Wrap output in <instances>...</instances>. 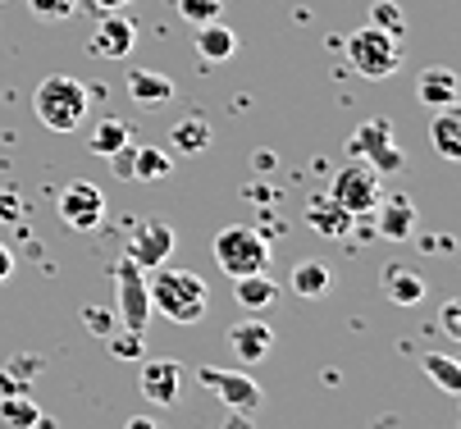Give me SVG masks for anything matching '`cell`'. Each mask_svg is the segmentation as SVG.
<instances>
[{
    "label": "cell",
    "mask_w": 461,
    "mask_h": 429,
    "mask_svg": "<svg viewBox=\"0 0 461 429\" xmlns=\"http://www.w3.org/2000/svg\"><path fill=\"white\" fill-rule=\"evenodd\" d=\"M147 292H151V316H165V320H174V325L206 320L211 288H206L202 274L174 270V265H156V270L147 274Z\"/></svg>",
    "instance_id": "cell-1"
},
{
    "label": "cell",
    "mask_w": 461,
    "mask_h": 429,
    "mask_svg": "<svg viewBox=\"0 0 461 429\" xmlns=\"http://www.w3.org/2000/svg\"><path fill=\"white\" fill-rule=\"evenodd\" d=\"M87 101H92L87 83H78L69 74H50L32 92V110L41 119V129H50V133H74L87 119Z\"/></svg>",
    "instance_id": "cell-2"
},
{
    "label": "cell",
    "mask_w": 461,
    "mask_h": 429,
    "mask_svg": "<svg viewBox=\"0 0 461 429\" xmlns=\"http://www.w3.org/2000/svg\"><path fill=\"white\" fill-rule=\"evenodd\" d=\"M348 65L361 74V78H388V74H398L402 69V37H393V32H384V28H375V23H366V28H357L348 41Z\"/></svg>",
    "instance_id": "cell-3"
},
{
    "label": "cell",
    "mask_w": 461,
    "mask_h": 429,
    "mask_svg": "<svg viewBox=\"0 0 461 429\" xmlns=\"http://www.w3.org/2000/svg\"><path fill=\"white\" fill-rule=\"evenodd\" d=\"M215 265L229 274V279H247V274H266L270 265V247H266V237H260L256 228L247 224H224L215 233Z\"/></svg>",
    "instance_id": "cell-4"
},
{
    "label": "cell",
    "mask_w": 461,
    "mask_h": 429,
    "mask_svg": "<svg viewBox=\"0 0 461 429\" xmlns=\"http://www.w3.org/2000/svg\"><path fill=\"white\" fill-rule=\"evenodd\" d=\"M329 197H334L348 215H370L384 201V178L366 160H348L334 174V183H329Z\"/></svg>",
    "instance_id": "cell-5"
},
{
    "label": "cell",
    "mask_w": 461,
    "mask_h": 429,
    "mask_svg": "<svg viewBox=\"0 0 461 429\" xmlns=\"http://www.w3.org/2000/svg\"><path fill=\"white\" fill-rule=\"evenodd\" d=\"M114 311H119L123 329L147 334V325H151V292H147V270H142V265H133L128 256L114 265Z\"/></svg>",
    "instance_id": "cell-6"
},
{
    "label": "cell",
    "mask_w": 461,
    "mask_h": 429,
    "mask_svg": "<svg viewBox=\"0 0 461 429\" xmlns=\"http://www.w3.org/2000/svg\"><path fill=\"white\" fill-rule=\"evenodd\" d=\"M348 156H352V160H366L375 174H398V169L407 165L402 147L393 142L388 119H366V124L348 138Z\"/></svg>",
    "instance_id": "cell-7"
},
{
    "label": "cell",
    "mask_w": 461,
    "mask_h": 429,
    "mask_svg": "<svg viewBox=\"0 0 461 429\" xmlns=\"http://www.w3.org/2000/svg\"><path fill=\"white\" fill-rule=\"evenodd\" d=\"M196 380H202V389H211L229 411H242V416L260 411V402H266L260 384H256L251 375H242V371H220V365H202V371H196Z\"/></svg>",
    "instance_id": "cell-8"
},
{
    "label": "cell",
    "mask_w": 461,
    "mask_h": 429,
    "mask_svg": "<svg viewBox=\"0 0 461 429\" xmlns=\"http://www.w3.org/2000/svg\"><path fill=\"white\" fill-rule=\"evenodd\" d=\"M55 215L69 224V228L87 233V228H96V224L105 219V192L96 188V183H87V178H74L69 188H59Z\"/></svg>",
    "instance_id": "cell-9"
},
{
    "label": "cell",
    "mask_w": 461,
    "mask_h": 429,
    "mask_svg": "<svg viewBox=\"0 0 461 429\" xmlns=\"http://www.w3.org/2000/svg\"><path fill=\"white\" fill-rule=\"evenodd\" d=\"M169 252H174V228H169L165 219H142V224L133 228V237H128V261L142 265V270L165 265Z\"/></svg>",
    "instance_id": "cell-10"
},
{
    "label": "cell",
    "mask_w": 461,
    "mask_h": 429,
    "mask_svg": "<svg viewBox=\"0 0 461 429\" xmlns=\"http://www.w3.org/2000/svg\"><path fill=\"white\" fill-rule=\"evenodd\" d=\"M133 46H138L133 19H123L119 10L114 14H101V23L92 28V55H101V59H128V55H133Z\"/></svg>",
    "instance_id": "cell-11"
},
{
    "label": "cell",
    "mask_w": 461,
    "mask_h": 429,
    "mask_svg": "<svg viewBox=\"0 0 461 429\" xmlns=\"http://www.w3.org/2000/svg\"><path fill=\"white\" fill-rule=\"evenodd\" d=\"M138 384H142V398H147V402L174 407L178 393H183V365H178V361H147L142 375H138Z\"/></svg>",
    "instance_id": "cell-12"
},
{
    "label": "cell",
    "mask_w": 461,
    "mask_h": 429,
    "mask_svg": "<svg viewBox=\"0 0 461 429\" xmlns=\"http://www.w3.org/2000/svg\"><path fill=\"white\" fill-rule=\"evenodd\" d=\"M229 347L242 365H260L270 352H275V329L270 325H260V320H242L229 329Z\"/></svg>",
    "instance_id": "cell-13"
},
{
    "label": "cell",
    "mask_w": 461,
    "mask_h": 429,
    "mask_svg": "<svg viewBox=\"0 0 461 429\" xmlns=\"http://www.w3.org/2000/svg\"><path fill=\"white\" fill-rule=\"evenodd\" d=\"M456 96H461V78H456L452 69H443V65L420 69V78H416V101H420L425 110H447V105H456Z\"/></svg>",
    "instance_id": "cell-14"
},
{
    "label": "cell",
    "mask_w": 461,
    "mask_h": 429,
    "mask_svg": "<svg viewBox=\"0 0 461 429\" xmlns=\"http://www.w3.org/2000/svg\"><path fill=\"white\" fill-rule=\"evenodd\" d=\"M379 288L388 292L393 306H420L425 292H429V279L420 270H411V265H388L384 279H379Z\"/></svg>",
    "instance_id": "cell-15"
},
{
    "label": "cell",
    "mask_w": 461,
    "mask_h": 429,
    "mask_svg": "<svg viewBox=\"0 0 461 429\" xmlns=\"http://www.w3.org/2000/svg\"><path fill=\"white\" fill-rule=\"evenodd\" d=\"M375 210H379V237H388V242H407V237H411V228H416V206H411L407 197H388V201H379Z\"/></svg>",
    "instance_id": "cell-16"
},
{
    "label": "cell",
    "mask_w": 461,
    "mask_h": 429,
    "mask_svg": "<svg viewBox=\"0 0 461 429\" xmlns=\"http://www.w3.org/2000/svg\"><path fill=\"white\" fill-rule=\"evenodd\" d=\"M306 219H311L324 237H343V233L352 228V219H357V215H348V210H343L334 197H329V192H315V197L306 201Z\"/></svg>",
    "instance_id": "cell-17"
},
{
    "label": "cell",
    "mask_w": 461,
    "mask_h": 429,
    "mask_svg": "<svg viewBox=\"0 0 461 429\" xmlns=\"http://www.w3.org/2000/svg\"><path fill=\"white\" fill-rule=\"evenodd\" d=\"M429 142L443 160H461V110H434V124H429Z\"/></svg>",
    "instance_id": "cell-18"
},
{
    "label": "cell",
    "mask_w": 461,
    "mask_h": 429,
    "mask_svg": "<svg viewBox=\"0 0 461 429\" xmlns=\"http://www.w3.org/2000/svg\"><path fill=\"white\" fill-rule=\"evenodd\" d=\"M123 83H128V96H133L138 105H169L174 101V83L165 74H156V69H133Z\"/></svg>",
    "instance_id": "cell-19"
},
{
    "label": "cell",
    "mask_w": 461,
    "mask_h": 429,
    "mask_svg": "<svg viewBox=\"0 0 461 429\" xmlns=\"http://www.w3.org/2000/svg\"><path fill=\"white\" fill-rule=\"evenodd\" d=\"M233 50H238V37H233V28H224L220 19L196 28V55H202L206 65H224Z\"/></svg>",
    "instance_id": "cell-20"
},
{
    "label": "cell",
    "mask_w": 461,
    "mask_h": 429,
    "mask_svg": "<svg viewBox=\"0 0 461 429\" xmlns=\"http://www.w3.org/2000/svg\"><path fill=\"white\" fill-rule=\"evenodd\" d=\"M233 297L242 311H270L279 301V283L266 279V274H247V279H233Z\"/></svg>",
    "instance_id": "cell-21"
},
{
    "label": "cell",
    "mask_w": 461,
    "mask_h": 429,
    "mask_svg": "<svg viewBox=\"0 0 461 429\" xmlns=\"http://www.w3.org/2000/svg\"><path fill=\"white\" fill-rule=\"evenodd\" d=\"M169 147H174V156H202L211 147V124L196 119V114L178 119V124L169 129Z\"/></svg>",
    "instance_id": "cell-22"
},
{
    "label": "cell",
    "mask_w": 461,
    "mask_h": 429,
    "mask_svg": "<svg viewBox=\"0 0 461 429\" xmlns=\"http://www.w3.org/2000/svg\"><path fill=\"white\" fill-rule=\"evenodd\" d=\"M288 288H293L297 297H306V301L324 297V292H329V265H324V261H297L293 274H288Z\"/></svg>",
    "instance_id": "cell-23"
},
{
    "label": "cell",
    "mask_w": 461,
    "mask_h": 429,
    "mask_svg": "<svg viewBox=\"0 0 461 429\" xmlns=\"http://www.w3.org/2000/svg\"><path fill=\"white\" fill-rule=\"evenodd\" d=\"M41 411L28 393H5L0 398V429H37Z\"/></svg>",
    "instance_id": "cell-24"
},
{
    "label": "cell",
    "mask_w": 461,
    "mask_h": 429,
    "mask_svg": "<svg viewBox=\"0 0 461 429\" xmlns=\"http://www.w3.org/2000/svg\"><path fill=\"white\" fill-rule=\"evenodd\" d=\"M87 142H92V151H96V156H110V151H119L123 142H133V129H128L123 119H114V114H110V119H96V129H92V138H87Z\"/></svg>",
    "instance_id": "cell-25"
},
{
    "label": "cell",
    "mask_w": 461,
    "mask_h": 429,
    "mask_svg": "<svg viewBox=\"0 0 461 429\" xmlns=\"http://www.w3.org/2000/svg\"><path fill=\"white\" fill-rule=\"evenodd\" d=\"M420 371H425L443 393H461V361H452V356H443V352H425Z\"/></svg>",
    "instance_id": "cell-26"
},
{
    "label": "cell",
    "mask_w": 461,
    "mask_h": 429,
    "mask_svg": "<svg viewBox=\"0 0 461 429\" xmlns=\"http://www.w3.org/2000/svg\"><path fill=\"white\" fill-rule=\"evenodd\" d=\"M370 23L393 32V37H407V14H402L398 0H375V5H370Z\"/></svg>",
    "instance_id": "cell-27"
},
{
    "label": "cell",
    "mask_w": 461,
    "mask_h": 429,
    "mask_svg": "<svg viewBox=\"0 0 461 429\" xmlns=\"http://www.w3.org/2000/svg\"><path fill=\"white\" fill-rule=\"evenodd\" d=\"M169 165H174V156L169 151H160V147H138V165H133V178H165L169 174Z\"/></svg>",
    "instance_id": "cell-28"
},
{
    "label": "cell",
    "mask_w": 461,
    "mask_h": 429,
    "mask_svg": "<svg viewBox=\"0 0 461 429\" xmlns=\"http://www.w3.org/2000/svg\"><path fill=\"white\" fill-rule=\"evenodd\" d=\"M110 356L114 361H142L147 356V334H133V329L110 334Z\"/></svg>",
    "instance_id": "cell-29"
},
{
    "label": "cell",
    "mask_w": 461,
    "mask_h": 429,
    "mask_svg": "<svg viewBox=\"0 0 461 429\" xmlns=\"http://www.w3.org/2000/svg\"><path fill=\"white\" fill-rule=\"evenodd\" d=\"M28 10L41 23H59V19H74L78 14V0H28Z\"/></svg>",
    "instance_id": "cell-30"
},
{
    "label": "cell",
    "mask_w": 461,
    "mask_h": 429,
    "mask_svg": "<svg viewBox=\"0 0 461 429\" xmlns=\"http://www.w3.org/2000/svg\"><path fill=\"white\" fill-rule=\"evenodd\" d=\"M178 14L187 19V23H215L220 19V0H178Z\"/></svg>",
    "instance_id": "cell-31"
},
{
    "label": "cell",
    "mask_w": 461,
    "mask_h": 429,
    "mask_svg": "<svg viewBox=\"0 0 461 429\" xmlns=\"http://www.w3.org/2000/svg\"><path fill=\"white\" fill-rule=\"evenodd\" d=\"M105 160H110V174H114V178H133V165H138V147H133V142H123V147H119V151H110Z\"/></svg>",
    "instance_id": "cell-32"
},
{
    "label": "cell",
    "mask_w": 461,
    "mask_h": 429,
    "mask_svg": "<svg viewBox=\"0 0 461 429\" xmlns=\"http://www.w3.org/2000/svg\"><path fill=\"white\" fill-rule=\"evenodd\" d=\"M438 325L452 343H461V301H443V311H438Z\"/></svg>",
    "instance_id": "cell-33"
},
{
    "label": "cell",
    "mask_w": 461,
    "mask_h": 429,
    "mask_svg": "<svg viewBox=\"0 0 461 429\" xmlns=\"http://www.w3.org/2000/svg\"><path fill=\"white\" fill-rule=\"evenodd\" d=\"M83 320H87V329H96V334H110V316H105V311H83Z\"/></svg>",
    "instance_id": "cell-34"
},
{
    "label": "cell",
    "mask_w": 461,
    "mask_h": 429,
    "mask_svg": "<svg viewBox=\"0 0 461 429\" xmlns=\"http://www.w3.org/2000/svg\"><path fill=\"white\" fill-rule=\"evenodd\" d=\"M10 274H14V252L5 247V242H0V283H5Z\"/></svg>",
    "instance_id": "cell-35"
},
{
    "label": "cell",
    "mask_w": 461,
    "mask_h": 429,
    "mask_svg": "<svg viewBox=\"0 0 461 429\" xmlns=\"http://www.w3.org/2000/svg\"><path fill=\"white\" fill-rule=\"evenodd\" d=\"M224 429H251V416H242V411H229Z\"/></svg>",
    "instance_id": "cell-36"
},
{
    "label": "cell",
    "mask_w": 461,
    "mask_h": 429,
    "mask_svg": "<svg viewBox=\"0 0 461 429\" xmlns=\"http://www.w3.org/2000/svg\"><path fill=\"white\" fill-rule=\"evenodd\" d=\"M96 10H105V14H114V10H123V5H133V0H92Z\"/></svg>",
    "instance_id": "cell-37"
},
{
    "label": "cell",
    "mask_w": 461,
    "mask_h": 429,
    "mask_svg": "<svg viewBox=\"0 0 461 429\" xmlns=\"http://www.w3.org/2000/svg\"><path fill=\"white\" fill-rule=\"evenodd\" d=\"M19 215V206H14V197L5 192V197H0V219H14Z\"/></svg>",
    "instance_id": "cell-38"
},
{
    "label": "cell",
    "mask_w": 461,
    "mask_h": 429,
    "mask_svg": "<svg viewBox=\"0 0 461 429\" xmlns=\"http://www.w3.org/2000/svg\"><path fill=\"white\" fill-rule=\"evenodd\" d=\"M123 429H160V425H156V420H151V416H133V420H128V425H123Z\"/></svg>",
    "instance_id": "cell-39"
},
{
    "label": "cell",
    "mask_w": 461,
    "mask_h": 429,
    "mask_svg": "<svg viewBox=\"0 0 461 429\" xmlns=\"http://www.w3.org/2000/svg\"><path fill=\"white\" fill-rule=\"evenodd\" d=\"M270 165H275V156H270V151H256V169H260V174H266Z\"/></svg>",
    "instance_id": "cell-40"
}]
</instances>
